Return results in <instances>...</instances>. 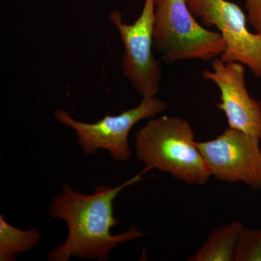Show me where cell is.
I'll list each match as a JSON object with an SVG mask.
<instances>
[{"mask_svg": "<svg viewBox=\"0 0 261 261\" xmlns=\"http://www.w3.org/2000/svg\"><path fill=\"white\" fill-rule=\"evenodd\" d=\"M259 142L255 136L228 128L214 140L196 145L215 178L228 183L243 182L261 190Z\"/></svg>", "mask_w": 261, "mask_h": 261, "instance_id": "cell-7", "label": "cell"}, {"mask_svg": "<svg viewBox=\"0 0 261 261\" xmlns=\"http://www.w3.org/2000/svg\"><path fill=\"white\" fill-rule=\"evenodd\" d=\"M187 6L205 27H215L222 36L226 49L224 62H238L261 77V34L247 28V19L238 5L227 0H187Z\"/></svg>", "mask_w": 261, "mask_h": 261, "instance_id": "cell-6", "label": "cell"}, {"mask_svg": "<svg viewBox=\"0 0 261 261\" xmlns=\"http://www.w3.org/2000/svg\"><path fill=\"white\" fill-rule=\"evenodd\" d=\"M195 137L186 120L168 116L150 119L135 133L136 157L149 170L168 173L187 185H205L212 174Z\"/></svg>", "mask_w": 261, "mask_h": 261, "instance_id": "cell-2", "label": "cell"}, {"mask_svg": "<svg viewBox=\"0 0 261 261\" xmlns=\"http://www.w3.org/2000/svg\"><path fill=\"white\" fill-rule=\"evenodd\" d=\"M149 171L145 167L137 176L116 187L98 185L92 195L75 191L70 185L64 184L63 192L51 200L48 214L50 219H61L66 223L68 237L65 243L49 252L47 260L68 261L75 257L106 261L111 250L119 244L143 237L145 233L135 225L120 234H111V229L120 224L113 210L116 197L126 187L140 181L142 175Z\"/></svg>", "mask_w": 261, "mask_h": 261, "instance_id": "cell-1", "label": "cell"}, {"mask_svg": "<svg viewBox=\"0 0 261 261\" xmlns=\"http://www.w3.org/2000/svg\"><path fill=\"white\" fill-rule=\"evenodd\" d=\"M155 1L145 0L142 13L133 24L124 23L118 12L110 15L124 45L123 74L142 98L155 97L162 78L161 61L152 51Z\"/></svg>", "mask_w": 261, "mask_h": 261, "instance_id": "cell-5", "label": "cell"}, {"mask_svg": "<svg viewBox=\"0 0 261 261\" xmlns=\"http://www.w3.org/2000/svg\"><path fill=\"white\" fill-rule=\"evenodd\" d=\"M153 45L167 64L186 60L210 61L226 49L222 36L202 27L187 0H156Z\"/></svg>", "mask_w": 261, "mask_h": 261, "instance_id": "cell-3", "label": "cell"}, {"mask_svg": "<svg viewBox=\"0 0 261 261\" xmlns=\"http://www.w3.org/2000/svg\"><path fill=\"white\" fill-rule=\"evenodd\" d=\"M212 70L202 72L204 80L214 82L221 91L217 107L226 115L229 128L261 140V102L249 94L245 86V65L238 62L213 59Z\"/></svg>", "mask_w": 261, "mask_h": 261, "instance_id": "cell-8", "label": "cell"}, {"mask_svg": "<svg viewBox=\"0 0 261 261\" xmlns=\"http://www.w3.org/2000/svg\"><path fill=\"white\" fill-rule=\"evenodd\" d=\"M37 228L22 230L8 223L0 215V261H14L17 255L30 251L41 240Z\"/></svg>", "mask_w": 261, "mask_h": 261, "instance_id": "cell-10", "label": "cell"}, {"mask_svg": "<svg viewBox=\"0 0 261 261\" xmlns=\"http://www.w3.org/2000/svg\"><path fill=\"white\" fill-rule=\"evenodd\" d=\"M167 108L159 98L144 97L137 107L117 116L107 115L94 123L76 121L63 110H57L54 115L57 121L75 130L79 145L86 154L92 155L105 149L114 161H126L132 154L128 140L132 128L139 121L154 118Z\"/></svg>", "mask_w": 261, "mask_h": 261, "instance_id": "cell-4", "label": "cell"}, {"mask_svg": "<svg viewBox=\"0 0 261 261\" xmlns=\"http://www.w3.org/2000/svg\"><path fill=\"white\" fill-rule=\"evenodd\" d=\"M243 228V223L235 221L214 230L205 244L188 260H234L239 238Z\"/></svg>", "mask_w": 261, "mask_h": 261, "instance_id": "cell-9", "label": "cell"}, {"mask_svg": "<svg viewBox=\"0 0 261 261\" xmlns=\"http://www.w3.org/2000/svg\"><path fill=\"white\" fill-rule=\"evenodd\" d=\"M247 22L254 30L261 34V0H244Z\"/></svg>", "mask_w": 261, "mask_h": 261, "instance_id": "cell-12", "label": "cell"}, {"mask_svg": "<svg viewBox=\"0 0 261 261\" xmlns=\"http://www.w3.org/2000/svg\"><path fill=\"white\" fill-rule=\"evenodd\" d=\"M236 261H261V228L244 227L235 252Z\"/></svg>", "mask_w": 261, "mask_h": 261, "instance_id": "cell-11", "label": "cell"}]
</instances>
